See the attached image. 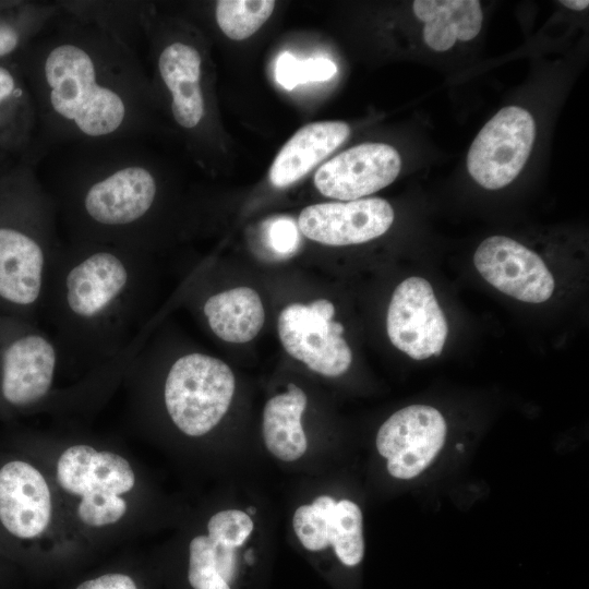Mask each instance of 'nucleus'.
I'll return each instance as SVG.
<instances>
[{
	"label": "nucleus",
	"instance_id": "obj_1",
	"mask_svg": "<svg viewBox=\"0 0 589 589\" xmlns=\"http://www.w3.org/2000/svg\"><path fill=\"white\" fill-rule=\"evenodd\" d=\"M16 61L35 103L41 159L57 145L139 139L152 128L155 91L135 49L92 21L62 11Z\"/></svg>",
	"mask_w": 589,
	"mask_h": 589
},
{
	"label": "nucleus",
	"instance_id": "obj_2",
	"mask_svg": "<svg viewBox=\"0 0 589 589\" xmlns=\"http://www.w3.org/2000/svg\"><path fill=\"white\" fill-rule=\"evenodd\" d=\"M146 252L63 242L46 284L40 317L63 357H125L137 346Z\"/></svg>",
	"mask_w": 589,
	"mask_h": 589
},
{
	"label": "nucleus",
	"instance_id": "obj_3",
	"mask_svg": "<svg viewBox=\"0 0 589 589\" xmlns=\"http://www.w3.org/2000/svg\"><path fill=\"white\" fill-rule=\"evenodd\" d=\"M68 144L65 158L45 184L67 241L147 252L161 185L137 139Z\"/></svg>",
	"mask_w": 589,
	"mask_h": 589
},
{
	"label": "nucleus",
	"instance_id": "obj_4",
	"mask_svg": "<svg viewBox=\"0 0 589 589\" xmlns=\"http://www.w3.org/2000/svg\"><path fill=\"white\" fill-rule=\"evenodd\" d=\"M32 156L0 153V313L38 323L63 245L55 200Z\"/></svg>",
	"mask_w": 589,
	"mask_h": 589
},
{
	"label": "nucleus",
	"instance_id": "obj_5",
	"mask_svg": "<svg viewBox=\"0 0 589 589\" xmlns=\"http://www.w3.org/2000/svg\"><path fill=\"white\" fill-rule=\"evenodd\" d=\"M233 393L235 376L227 363L205 353L190 352L170 365L164 401L181 432L201 436L219 423Z\"/></svg>",
	"mask_w": 589,
	"mask_h": 589
},
{
	"label": "nucleus",
	"instance_id": "obj_6",
	"mask_svg": "<svg viewBox=\"0 0 589 589\" xmlns=\"http://www.w3.org/2000/svg\"><path fill=\"white\" fill-rule=\"evenodd\" d=\"M59 345L39 323L0 313V397L13 408L39 402L51 389Z\"/></svg>",
	"mask_w": 589,
	"mask_h": 589
},
{
	"label": "nucleus",
	"instance_id": "obj_7",
	"mask_svg": "<svg viewBox=\"0 0 589 589\" xmlns=\"http://www.w3.org/2000/svg\"><path fill=\"white\" fill-rule=\"evenodd\" d=\"M334 304L317 299L292 303L278 316L277 329L285 350L310 370L336 377L350 368L352 352L342 337L344 326L334 322Z\"/></svg>",
	"mask_w": 589,
	"mask_h": 589
},
{
	"label": "nucleus",
	"instance_id": "obj_8",
	"mask_svg": "<svg viewBox=\"0 0 589 589\" xmlns=\"http://www.w3.org/2000/svg\"><path fill=\"white\" fill-rule=\"evenodd\" d=\"M536 137L534 119L521 107L502 108L480 130L467 156L472 179L488 190L508 185L529 158Z\"/></svg>",
	"mask_w": 589,
	"mask_h": 589
},
{
	"label": "nucleus",
	"instance_id": "obj_9",
	"mask_svg": "<svg viewBox=\"0 0 589 589\" xmlns=\"http://www.w3.org/2000/svg\"><path fill=\"white\" fill-rule=\"evenodd\" d=\"M147 8L143 31L153 48L156 84L169 97L173 121L185 131H195L206 117L207 103L203 87L204 60L200 48L182 37H165L148 22Z\"/></svg>",
	"mask_w": 589,
	"mask_h": 589
},
{
	"label": "nucleus",
	"instance_id": "obj_10",
	"mask_svg": "<svg viewBox=\"0 0 589 589\" xmlns=\"http://www.w3.org/2000/svg\"><path fill=\"white\" fill-rule=\"evenodd\" d=\"M386 328L392 344L414 360L441 354L448 326L428 280L413 276L396 287Z\"/></svg>",
	"mask_w": 589,
	"mask_h": 589
},
{
	"label": "nucleus",
	"instance_id": "obj_11",
	"mask_svg": "<svg viewBox=\"0 0 589 589\" xmlns=\"http://www.w3.org/2000/svg\"><path fill=\"white\" fill-rule=\"evenodd\" d=\"M445 436L446 422L437 409L412 405L396 411L381 425L376 448L387 459L393 477L411 479L436 457Z\"/></svg>",
	"mask_w": 589,
	"mask_h": 589
},
{
	"label": "nucleus",
	"instance_id": "obj_12",
	"mask_svg": "<svg viewBox=\"0 0 589 589\" xmlns=\"http://www.w3.org/2000/svg\"><path fill=\"white\" fill-rule=\"evenodd\" d=\"M473 263L489 284L517 300L541 303L554 291V278L542 259L508 237L492 236L483 240L474 252Z\"/></svg>",
	"mask_w": 589,
	"mask_h": 589
},
{
	"label": "nucleus",
	"instance_id": "obj_13",
	"mask_svg": "<svg viewBox=\"0 0 589 589\" xmlns=\"http://www.w3.org/2000/svg\"><path fill=\"white\" fill-rule=\"evenodd\" d=\"M400 168L399 153L393 146L363 143L324 163L315 172L314 184L327 197L353 201L389 185Z\"/></svg>",
	"mask_w": 589,
	"mask_h": 589
},
{
	"label": "nucleus",
	"instance_id": "obj_14",
	"mask_svg": "<svg viewBox=\"0 0 589 589\" xmlns=\"http://www.w3.org/2000/svg\"><path fill=\"white\" fill-rule=\"evenodd\" d=\"M394 221V209L383 199L370 197L306 206L298 219L309 239L334 247L368 242L384 235Z\"/></svg>",
	"mask_w": 589,
	"mask_h": 589
},
{
	"label": "nucleus",
	"instance_id": "obj_15",
	"mask_svg": "<svg viewBox=\"0 0 589 589\" xmlns=\"http://www.w3.org/2000/svg\"><path fill=\"white\" fill-rule=\"evenodd\" d=\"M50 515V492L41 473L25 461L5 464L0 469V520L7 530L34 538L46 529Z\"/></svg>",
	"mask_w": 589,
	"mask_h": 589
},
{
	"label": "nucleus",
	"instance_id": "obj_16",
	"mask_svg": "<svg viewBox=\"0 0 589 589\" xmlns=\"http://www.w3.org/2000/svg\"><path fill=\"white\" fill-rule=\"evenodd\" d=\"M130 464L110 452H97L84 444L65 449L57 465V480L67 492L81 497L88 494L120 495L134 485Z\"/></svg>",
	"mask_w": 589,
	"mask_h": 589
},
{
	"label": "nucleus",
	"instance_id": "obj_17",
	"mask_svg": "<svg viewBox=\"0 0 589 589\" xmlns=\"http://www.w3.org/2000/svg\"><path fill=\"white\" fill-rule=\"evenodd\" d=\"M38 121L35 103L16 59L0 61V153L32 156L36 151Z\"/></svg>",
	"mask_w": 589,
	"mask_h": 589
},
{
	"label": "nucleus",
	"instance_id": "obj_18",
	"mask_svg": "<svg viewBox=\"0 0 589 589\" xmlns=\"http://www.w3.org/2000/svg\"><path fill=\"white\" fill-rule=\"evenodd\" d=\"M350 127L342 121H320L302 127L275 157L269 180L286 188L300 180L328 157L349 136Z\"/></svg>",
	"mask_w": 589,
	"mask_h": 589
},
{
	"label": "nucleus",
	"instance_id": "obj_19",
	"mask_svg": "<svg viewBox=\"0 0 589 589\" xmlns=\"http://www.w3.org/2000/svg\"><path fill=\"white\" fill-rule=\"evenodd\" d=\"M412 10L424 22V43L437 52L450 49L457 40L473 39L482 27L478 0H416Z\"/></svg>",
	"mask_w": 589,
	"mask_h": 589
},
{
	"label": "nucleus",
	"instance_id": "obj_20",
	"mask_svg": "<svg viewBox=\"0 0 589 589\" xmlns=\"http://www.w3.org/2000/svg\"><path fill=\"white\" fill-rule=\"evenodd\" d=\"M212 332L221 340L244 344L263 327L265 311L259 293L250 287H237L212 294L203 305Z\"/></svg>",
	"mask_w": 589,
	"mask_h": 589
},
{
	"label": "nucleus",
	"instance_id": "obj_21",
	"mask_svg": "<svg viewBox=\"0 0 589 589\" xmlns=\"http://www.w3.org/2000/svg\"><path fill=\"white\" fill-rule=\"evenodd\" d=\"M306 407L304 392L288 384V392L271 398L263 412V437L267 449L278 459L293 461L306 450L301 416Z\"/></svg>",
	"mask_w": 589,
	"mask_h": 589
},
{
	"label": "nucleus",
	"instance_id": "obj_22",
	"mask_svg": "<svg viewBox=\"0 0 589 589\" xmlns=\"http://www.w3.org/2000/svg\"><path fill=\"white\" fill-rule=\"evenodd\" d=\"M61 12L59 2L0 0V61L16 59Z\"/></svg>",
	"mask_w": 589,
	"mask_h": 589
},
{
	"label": "nucleus",
	"instance_id": "obj_23",
	"mask_svg": "<svg viewBox=\"0 0 589 589\" xmlns=\"http://www.w3.org/2000/svg\"><path fill=\"white\" fill-rule=\"evenodd\" d=\"M328 539L342 564L356 566L361 562L364 554L362 513L356 503L336 502L328 519Z\"/></svg>",
	"mask_w": 589,
	"mask_h": 589
},
{
	"label": "nucleus",
	"instance_id": "obj_24",
	"mask_svg": "<svg viewBox=\"0 0 589 589\" xmlns=\"http://www.w3.org/2000/svg\"><path fill=\"white\" fill-rule=\"evenodd\" d=\"M275 4L273 0H219L215 7L216 23L230 39L243 40L268 20Z\"/></svg>",
	"mask_w": 589,
	"mask_h": 589
},
{
	"label": "nucleus",
	"instance_id": "obj_25",
	"mask_svg": "<svg viewBox=\"0 0 589 589\" xmlns=\"http://www.w3.org/2000/svg\"><path fill=\"white\" fill-rule=\"evenodd\" d=\"M336 502L318 496L312 505H302L293 515V529L301 544L309 551H321L329 545L328 519Z\"/></svg>",
	"mask_w": 589,
	"mask_h": 589
},
{
	"label": "nucleus",
	"instance_id": "obj_26",
	"mask_svg": "<svg viewBox=\"0 0 589 589\" xmlns=\"http://www.w3.org/2000/svg\"><path fill=\"white\" fill-rule=\"evenodd\" d=\"M207 529L208 538L213 542L236 549L242 545L252 532L253 521L244 512L228 509L213 515Z\"/></svg>",
	"mask_w": 589,
	"mask_h": 589
},
{
	"label": "nucleus",
	"instance_id": "obj_27",
	"mask_svg": "<svg viewBox=\"0 0 589 589\" xmlns=\"http://www.w3.org/2000/svg\"><path fill=\"white\" fill-rule=\"evenodd\" d=\"M125 510L127 504L119 495L95 493L82 496L77 514L85 525L101 527L118 521Z\"/></svg>",
	"mask_w": 589,
	"mask_h": 589
},
{
	"label": "nucleus",
	"instance_id": "obj_28",
	"mask_svg": "<svg viewBox=\"0 0 589 589\" xmlns=\"http://www.w3.org/2000/svg\"><path fill=\"white\" fill-rule=\"evenodd\" d=\"M219 575L215 569L214 543L208 536H197L190 543L188 578L194 589H206Z\"/></svg>",
	"mask_w": 589,
	"mask_h": 589
},
{
	"label": "nucleus",
	"instance_id": "obj_29",
	"mask_svg": "<svg viewBox=\"0 0 589 589\" xmlns=\"http://www.w3.org/2000/svg\"><path fill=\"white\" fill-rule=\"evenodd\" d=\"M264 240L272 255L278 259L292 256L300 245L298 227L289 217H277L267 221Z\"/></svg>",
	"mask_w": 589,
	"mask_h": 589
},
{
	"label": "nucleus",
	"instance_id": "obj_30",
	"mask_svg": "<svg viewBox=\"0 0 589 589\" xmlns=\"http://www.w3.org/2000/svg\"><path fill=\"white\" fill-rule=\"evenodd\" d=\"M276 81L286 89H293L301 84V60L290 52L279 55L275 67Z\"/></svg>",
	"mask_w": 589,
	"mask_h": 589
},
{
	"label": "nucleus",
	"instance_id": "obj_31",
	"mask_svg": "<svg viewBox=\"0 0 589 589\" xmlns=\"http://www.w3.org/2000/svg\"><path fill=\"white\" fill-rule=\"evenodd\" d=\"M337 73L336 64L327 58H310L301 61V84L327 81Z\"/></svg>",
	"mask_w": 589,
	"mask_h": 589
},
{
	"label": "nucleus",
	"instance_id": "obj_32",
	"mask_svg": "<svg viewBox=\"0 0 589 589\" xmlns=\"http://www.w3.org/2000/svg\"><path fill=\"white\" fill-rule=\"evenodd\" d=\"M214 543L216 572L227 581H231L236 573V549Z\"/></svg>",
	"mask_w": 589,
	"mask_h": 589
},
{
	"label": "nucleus",
	"instance_id": "obj_33",
	"mask_svg": "<svg viewBox=\"0 0 589 589\" xmlns=\"http://www.w3.org/2000/svg\"><path fill=\"white\" fill-rule=\"evenodd\" d=\"M76 589H137L135 582L123 574H107L82 582Z\"/></svg>",
	"mask_w": 589,
	"mask_h": 589
},
{
	"label": "nucleus",
	"instance_id": "obj_34",
	"mask_svg": "<svg viewBox=\"0 0 589 589\" xmlns=\"http://www.w3.org/2000/svg\"><path fill=\"white\" fill-rule=\"evenodd\" d=\"M560 3L574 11H582L589 7L588 0H561Z\"/></svg>",
	"mask_w": 589,
	"mask_h": 589
},
{
	"label": "nucleus",
	"instance_id": "obj_35",
	"mask_svg": "<svg viewBox=\"0 0 589 589\" xmlns=\"http://www.w3.org/2000/svg\"><path fill=\"white\" fill-rule=\"evenodd\" d=\"M206 589H230L228 582L220 576L216 575Z\"/></svg>",
	"mask_w": 589,
	"mask_h": 589
},
{
	"label": "nucleus",
	"instance_id": "obj_36",
	"mask_svg": "<svg viewBox=\"0 0 589 589\" xmlns=\"http://www.w3.org/2000/svg\"><path fill=\"white\" fill-rule=\"evenodd\" d=\"M255 512H256V509H255V507H253V506H252V507H248V509H247V514H248V515H249V514L253 515V514H255Z\"/></svg>",
	"mask_w": 589,
	"mask_h": 589
}]
</instances>
